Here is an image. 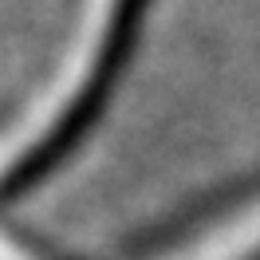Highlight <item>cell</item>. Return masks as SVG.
Returning a JSON list of instances; mask_svg holds the SVG:
<instances>
[{
  "label": "cell",
  "instance_id": "cell-2",
  "mask_svg": "<svg viewBox=\"0 0 260 260\" xmlns=\"http://www.w3.org/2000/svg\"><path fill=\"white\" fill-rule=\"evenodd\" d=\"M0 260H32L20 244H0Z\"/></svg>",
  "mask_w": 260,
  "mask_h": 260
},
{
  "label": "cell",
  "instance_id": "cell-1",
  "mask_svg": "<svg viewBox=\"0 0 260 260\" xmlns=\"http://www.w3.org/2000/svg\"><path fill=\"white\" fill-rule=\"evenodd\" d=\"M162 260H260V201L233 209L209 233H197Z\"/></svg>",
  "mask_w": 260,
  "mask_h": 260
}]
</instances>
